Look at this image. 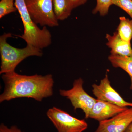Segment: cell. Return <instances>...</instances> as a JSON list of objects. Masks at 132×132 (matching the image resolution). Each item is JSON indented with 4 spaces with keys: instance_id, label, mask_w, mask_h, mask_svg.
I'll list each match as a JSON object with an SVG mask.
<instances>
[{
    "instance_id": "3957f363",
    "label": "cell",
    "mask_w": 132,
    "mask_h": 132,
    "mask_svg": "<svg viewBox=\"0 0 132 132\" xmlns=\"http://www.w3.org/2000/svg\"><path fill=\"white\" fill-rule=\"evenodd\" d=\"M15 5L19 12L24 27V32L16 36L24 40L27 44L42 50L52 42V34L47 27L40 29L33 20L26 7L25 0H15Z\"/></svg>"
},
{
    "instance_id": "4fadbf2b",
    "label": "cell",
    "mask_w": 132,
    "mask_h": 132,
    "mask_svg": "<svg viewBox=\"0 0 132 132\" xmlns=\"http://www.w3.org/2000/svg\"><path fill=\"white\" fill-rule=\"evenodd\" d=\"M120 23L117 32L123 40L131 43L132 39V20L126 18L125 16L119 18Z\"/></svg>"
},
{
    "instance_id": "9c48e42d",
    "label": "cell",
    "mask_w": 132,
    "mask_h": 132,
    "mask_svg": "<svg viewBox=\"0 0 132 132\" xmlns=\"http://www.w3.org/2000/svg\"><path fill=\"white\" fill-rule=\"evenodd\" d=\"M127 108V107H121L108 102L97 99L89 118L94 119L100 122L110 119L125 111Z\"/></svg>"
},
{
    "instance_id": "d6986e66",
    "label": "cell",
    "mask_w": 132,
    "mask_h": 132,
    "mask_svg": "<svg viewBox=\"0 0 132 132\" xmlns=\"http://www.w3.org/2000/svg\"><path fill=\"white\" fill-rule=\"evenodd\" d=\"M125 132H132V123L129 125Z\"/></svg>"
},
{
    "instance_id": "9a60e30c",
    "label": "cell",
    "mask_w": 132,
    "mask_h": 132,
    "mask_svg": "<svg viewBox=\"0 0 132 132\" xmlns=\"http://www.w3.org/2000/svg\"><path fill=\"white\" fill-rule=\"evenodd\" d=\"M97 5L93 10L94 14L99 13L101 16H105L108 13L110 6L113 5L112 0H97Z\"/></svg>"
},
{
    "instance_id": "8fae6325",
    "label": "cell",
    "mask_w": 132,
    "mask_h": 132,
    "mask_svg": "<svg viewBox=\"0 0 132 132\" xmlns=\"http://www.w3.org/2000/svg\"><path fill=\"white\" fill-rule=\"evenodd\" d=\"M108 60L114 67L120 68L128 74L131 81L130 88L132 90V56L111 54L109 56Z\"/></svg>"
},
{
    "instance_id": "52a82bcc",
    "label": "cell",
    "mask_w": 132,
    "mask_h": 132,
    "mask_svg": "<svg viewBox=\"0 0 132 132\" xmlns=\"http://www.w3.org/2000/svg\"><path fill=\"white\" fill-rule=\"evenodd\" d=\"M92 86L93 94L98 100L108 102L121 107H132V103L126 101L112 87L107 75L101 80L99 85L94 84Z\"/></svg>"
},
{
    "instance_id": "6da1fadb",
    "label": "cell",
    "mask_w": 132,
    "mask_h": 132,
    "mask_svg": "<svg viewBox=\"0 0 132 132\" xmlns=\"http://www.w3.org/2000/svg\"><path fill=\"white\" fill-rule=\"evenodd\" d=\"M4 90L0 102L18 98H31L40 102L52 96L54 83L52 74L42 76L22 75L15 72L3 74Z\"/></svg>"
},
{
    "instance_id": "277c9868",
    "label": "cell",
    "mask_w": 132,
    "mask_h": 132,
    "mask_svg": "<svg viewBox=\"0 0 132 132\" xmlns=\"http://www.w3.org/2000/svg\"><path fill=\"white\" fill-rule=\"evenodd\" d=\"M26 7L33 20L43 27L59 26L54 12L53 0H25Z\"/></svg>"
},
{
    "instance_id": "30bf717a",
    "label": "cell",
    "mask_w": 132,
    "mask_h": 132,
    "mask_svg": "<svg viewBox=\"0 0 132 132\" xmlns=\"http://www.w3.org/2000/svg\"><path fill=\"white\" fill-rule=\"evenodd\" d=\"M106 38L108 40L106 45L111 48V54L122 56H132V48L131 43L123 40L116 32L113 35L107 34Z\"/></svg>"
},
{
    "instance_id": "7a4b0ae2",
    "label": "cell",
    "mask_w": 132,
    "mask_h": 132,
    "mask_svg": "<svg viewBox=\"0 0 132 132\" xmlns=\"http://www.w3.org/2000/svg\"><path fill=\"white\" fill-rule=\"evenodd\" d=\"M12 36L10 33H5L0 36L1 74L15 72L19 64L28 57H41L43 55L42 50L31 45L27 44L26 47L22 48L11 46L7 42V39Z\"/></svg>"
},
{
    "instance_id": "5bb4252c",
    "label": "cell",
    "mask_w": 132,
    "mask_h": 132,
    "mask_svg": "<svg viewBox=\"0 0 132 132\" xmlns=\"http://www.w3.org/2000/svg\"><path fill=\"white\" fill-rule=\"evenodd\" d=\"M15 0H1L0 1V19L17 11L15 5Z\"/></svg>"
},
{
    "instance_id": "7c38bea8",
    "label": "cell",
    "mask_w": 132,
    "mask_h": 132,
    "mask_svg": "<svg viewBox=\"0 0 132 132\" xmlns=\"http://www.w3.org/2000/svg\"><path fill=\"white\" fill-rule=\"evenodd\" d=\"M53 4L54 14L59 21L67 19L73 9L69 0H53Z\"/></svg>"
},
{
    "instance_id": "ac0fdd59",
    "label": "cell",
    "mask_w": 132,
    "mask_h": 132,
    "mask_svg": "<svg viewBox=\"0 0 132 132\" xmlns=\"http://www.w3.org/2000/svg\"><path fill=\"white\" fill-rule=\"evenodd\" d=\"M73 9L85 4L87 0H69Z\"/></svg>"
},
{
    "instance_id": "ba28073f",
    "label": "cell",
    "mask_w": 132,
    "mask_h": 132,
    "mask_svg": "<svg viewBox=\"0 0 132 132\" xmlns=\"http://www.w3.org/2000/svg\"><path fill=\"white\" fill-rule=\"evenodd\" d=\"M132 123V107L110 119L99 122L94 132H125Z\"/></svg>"
},
{
    "instance_id": "e0dca14e",
    "label": "cell",
    "mask_w": 132,
    "mask_h": 132,
    "mask_svg": "<svg viewBox=\"0 0 132 132\" xmlns=\"http://www.w3.org/2000/svg\"><path fill=\"white\" fill-rule=\"evenodd\" d=\"M0 132H24L17 127V126H12L10 127H8L5 124L1 123L0 125Z\"/></svg>"
},
{
    "instance_id": "8992f818",
    "label": "cell",
    "mask_w": 132,
    "mask_h": 132,
    "mask_svg": "<svg viewBox=\"0 0 132 132\" xmlns=\"http://www.w3.org/2000/svg\"><path fill=\"white\" fill-rule=\"evenodd\" d=\"M47 115L58 132H82L88 127L84 120L79 119L55 107L49 109Z\"/></svg>"
},
{
    "instance_id": "2e32d148",
    "label": "cell",
    "mask_w": 132,
    "mask_h": 132,
    "mask_svg": "<svg viewBox=\"0 0 132 132\" xmlns=\"http://www.w3.org/2000/svg\"><path fill=\"white\" fill-rule=\"evenodd\" d=\"M112 2L113 5L126 12L132 19V0H112Z\"/></svg>"
},
{
    "instance_id": "5b68a950",
    "label": "cell",
    "mask_w": 132,
    "mask_h": 132,
    "mask_svg": "<svg viewBox=\"0 0 132 132\" xmlns=\"http://www.w3.org/2000/svg\"><path fill=\"white\" fill-rule=\"evenodd\" d=\"M84 81L82 78L74 80L73 86L69 90H60V94L70 100L75 110L82 109L86 119L89 118L90 112L97 99L94 98L85 92L83 88Z\"/></svg>"
}]
</instances>
